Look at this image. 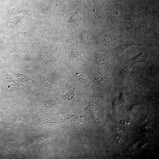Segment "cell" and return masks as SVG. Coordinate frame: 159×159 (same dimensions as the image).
<instances>
[{
    "mask_svg": "<svg viewBox=\"0 0 159 159\" xmlns=\"http://www.w3.org/2000/svg\"><path fill=\"white\" fill-rule=\"evenodd\" d=\"M115 132L118 134H121V131L118 128H115Z\"/></svg>",
    "mask_w": 159,
    "mask_h": 159,
    "instance_id": "obj_9",
    "label": "cell"
},
{
    "mask_svg": "<svg viewBox=\"0 0 159 159\" xmlns=\"http://www.w3.org/2000/svg\"><path fill=\"white\" fill-rule=\"evenodd\" d=\"M75 72V75L77 78L82 83L86 84H90V81L87 77L76 70L73 69Z\"/></svg>",
    "mask_w": 159,
    "mask_h": 159,
    "instance_id": "obj_6",
    "label": "cell"
},
{
    "mask_svg": "<svg viewBox=\"0 0 159 159\" xmlns=\"http://www.w3.org/2000/svg\"><path fill=\"white\" fill-rule=\"evenodd\" d=\"M133 40H130L125 42L119 46L116 47L112 50H115L116 53V57L120 55L125 50L132 46L138 45Z\"/></svg>",
    "mask_w": 159,
    "mask_h": 159,
    "instance_id": "obj_4",
    "label": "cell"
},
{
    "mask_svg": "<svg viewBox=\"0 0 159 159\" xmlns=\"http://www.w3.org/2000/svg\"><path fill=\"white\" fill-rule=\"evenodd\" d=\"M147 56L144 51H142L139 55L130 59L129 60L134 65L139 62H145Z\"/></svg>",
    "mask_w": 159,
    "mask_h": 159,
    "instance_id": "obj_5",
    "label": "cell"
},
{
    "mask_svg": "<svg viewBox=\"0 0 159 159\" xmlns=\"http://www.w3.org/2000/svg\"><path fill=\"white\" fill-rule=\"evenodd\" d=\"M100 42L103 45H108L112 42L111 37L108 35H105L101 39Z\"/></svg>",
    "mask_w": 159,
    "mask_h": 159,
    "instance_id": "obj_7",
    "label": "cell"
},
{
    "mask_svg": "<svg viewBox=\"0 0 159 159\" xmlns=\"http://www.w3.org/2000/svg\"><path fill=\"white\" fill-rule=\"evenodd\" d=\"M74 92L69 91L64 96V99L66 101H69L72 99L74 96Z\"/></svg>",
    "mask_w": 159,
    "mask_h": 159,
    "instance_id": "obj_8",
    "label": "cell"
},
{
    "mask_svg": "<svg viewBox=\"0 0 159 159\" xmlns=\"http://www.w3.org/2000/svg\"><path fill=\"white\" fill-rule=\"evenodd\" d=\"M68 55L70 60L87 62L86 60L81 54L76 44L72 46L70 49L68 53Z\"/></svg>",
    "mask_w": 159,
    "mask_h": 159,
    "instance_id": "obj_2",
    "label": "cell"
},
{
    "mask_svg": "<svg viewBox=\"0 0 159 159\" xmlns=\"http://www.w3.org/2000/svg\"><path fill=\"white\" fill-rule=\"evenodd\" d=\"M94 4V10L97 16L101 17L104 12L105 3L104 0H93Z\"/></svg>",
    "mask_w": 159,
    "mask_h": 159,
    "instance_id": "obj_3",
    "label": "cell"
},
{
    "mask_svg": "<svg viewBox=\"0 0 159 159\" xmlns=\"http://www.w3.org/2000/svg\"><path fill=\"white\" fill-rule=\"evenodd\" d=\"M117 141L118 142L120 143L121 142H122L123 141V140H122L120 138H118V137H117Z\"/></svg>",
    "mask_w": 159,
    "mask_h": 159,
    "instance_id": "obj_11",
    "label": "cell"
},
{
    "mask_svg": "<svg viewBox=\"0 0 159 159\" xmlns=\"http://www.w3.org/2000/svg\"><path fill=\"white\" fill-rule=\"evenodd\" d=\"M150 14L141 12L128 15L124 19V24L129 29L134 28L143 18Z\"/></svg>",
    "mask_w": 159,
    "mask_h": 159,
    "instance_id": "obj_1",
    "label": "cell"
},
{
    "mask_svg": "<svg viewBox=\"0 0 159 159\" xmlns=\"http://www.w3.org/2000/svg\"><path fill=\"white\" fill-rule=\"evenodd\" d=\"M137 106H135L132 107V110L133 112H135L137 110Z\"/></svg>",
    "mask_w": 159,
    "mask_h": 159,
    "instance_id": "obj_10",
    "label": "cell"
}]
</instances>
